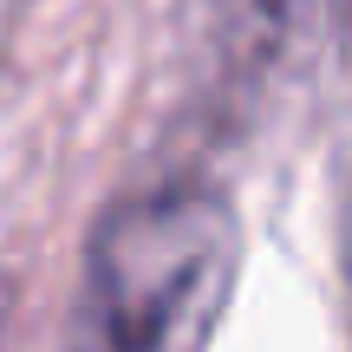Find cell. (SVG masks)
I'll return each instance as SVG.
<instances>
[{
	"instance_id": "3",
	"label": "cell",
	"mask_w": 352,
	"mask_h": 352,
	"mask_svg": "<svg viewBox=\"0 0 352 352\" xmlns=\"http://www.w3.org/2000/svg\"><path fill=\"white\" fill-rule=\"evenodd\" d=\"M7 320H13V287L0 280V352H7Z\"/></svg>"
},
{
	"instance_id": "2",
	"label": "cell",
	"mask_w": 352,
	"mask_h": 352,
	"mask_svg": "<svg viewBox=\"0 0 352 352\" xmlns=\"http://www.w3.org/2000/svg\"><path fill=\"white\" fill-rule=\"evenodd\" d=\"M340 13H346V0H235V26L248 33V46L261 59L314 52Z\"/></svg>"
},
{
	"instance_id": "1",
	"label": "cell",
	"mask_w": 352,
	"mask_h": 352,
	"mask_svg": "<svg viewBox=\"0 0 352 352\" xmlns=\"http://www.w3.org/2000/svg\"><path fill=\"white\" fill-rule=\"evenodd\" d=\"M235 287V215L215 189L170 183L118 202L85 254L72 352H202Z\"/></svg>"
}]
</instances>
